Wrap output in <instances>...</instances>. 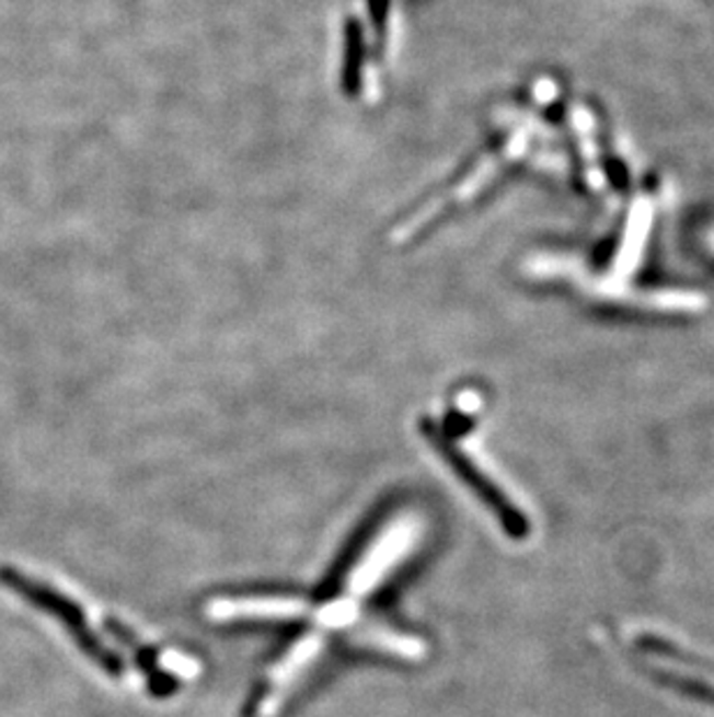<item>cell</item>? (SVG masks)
I'll return each instance as SVG.
<instances>
[{"label": "cell", "mask_w": 714, "mask_h": 717, "mask_svg": "<svg viewBox=\"0 0 714 717\" xmlns=\"http://www.w3.org/2000/svg\"><path fill=\"white\" fill-rule=\"evenodd\" d=\"M0 583H5L16 594H22L33 606L47 611L56 620H61V625L74 638L77 646L82 648L93 662L101 664V669L107 671L112 678L124 675L126 669H124L122 657L107 650V646L101 641V638L91 632L87 617H84V611L79 609L72 599H68L61 592H56L54 588H49L45 583H37V580L28 578L26 574L16 571L12 567H0Z\"/></svg>", "instance_id": "obj_1"}, {"label": "cell", "mask_w": 714, "mask_h": 717, "mask_svg": "<svg viewBox=\"0 0 714 717\" xmlns=\"http://www.w3.org/2000/svg\"><path fill=\"white\" fill-rule=\"evenodd\" d=\"M423 430L427 439L434 443V449L439 451L441 458L450 464V470L462 478L464 486L485 504V507L494 513V518L499 520V525L506 530V534L515 541L527 539L531 530L527 516L515 507V504L497 486H494L479 467H475L471 458H467L460 449H454L452 441L446 435H441L434 423H423Z\"/></svg>", "instance_id": "obj_2"}, {"label": "cell", "mask_w": 714, "mask_h": 717, "mask_svg": "<svg viewBox=\"0 0 714 717\" xmlns=\"http://www.w3.org/2000/svg\"><path fill=\"white\" fill-rule=\"evenodd\" d=\"M411 541V530L406 525L394 528L392 532H388L381 541L376 551L362 562L360 571L355 574L353 578V588H357V592H365L367 588H371L376 580L381 578V574L392 565V562L400 557Z\"/></svg>", "instance_id": "obj_3"}, {"label": "cell", "mask_w": 714, "mask_h": 717, "mask_svg": "<svg viewBox=\"0 0 714 717\" xmlns=\"http://www.w3.org/2000/svg\"><path fill=\"white\" fill-rule=\"evenodd\" d=\"M300 613H304V604L292 599H216L209 604L211 617H290Z\"/></svg>", "instance_id": "obj_4"}, {"label": "cell", "mask_w": 714, "mask_h": 717, "mask_svg": "<svg viewBox=\"0 0 714 717\" xmlns=\"http://www.w3.org/2000/svg\"><path fill=\"white\" fill-rule=\"evenodd\" d=\"M657 681L666 687L678 690L684 696H691V699H699V702L714 706V687L712 685H705L701 681H691V678L670 675V673H657Z\"/></svg>", "instance_id": "obj_5"}]
</instances>
